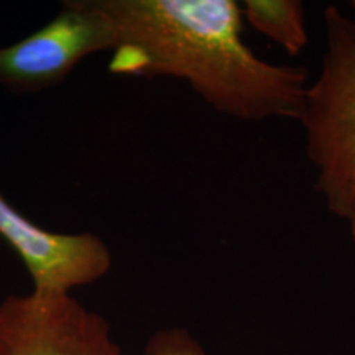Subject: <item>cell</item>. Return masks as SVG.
<instances>
[{
    "instance_id": "obj_1",
    "label": "cell",
    "mask_w": 355,
    "mask_h": 355,
    "mask_svg": "<svg viewBox=\"0 0 355 355\" xmlns=\"http://www.w3.org/2000/svg\"><path fill=\"white\" fill-rule=\"evenodd\" d=\"M114 25L109 71L184 81L216 112L298 122L308 71L263 60L243 38L235 0H101Z\"/></svg>"
},
{
    "instance_id": "obj_2",
    "label": "cell",
    "mask_w": 355,
    "mask_h": 355,
    "mask_svg": "<svg viewBox=\"0 0 355 355\" xmlns=\"http://www.w3.org/2000/svg\"><path fill=\"white\" fill-rule=\"evenodd\" d=\"M324 53L309 78L298 122L324 206L345 224L355 216V15L324 8Z\"/></svg>"
},
{
    "instance_id": "obj_3",
    "label": "cell",
    "mask_w": 355,
    "mask_h": 355,
    "mask_svg": "<svg viewBox=\"0 0 355 355\" xmlns=\"http://www.w3.org/2000/svg\"><path fill=\"white\" fill-rule=\"evenodd\" d=\"M114 25L101 0H64L37 32L0 46V89L38 94L63 84L87 56L112 51Z\"/></svg>"
},
{
    "instance_id": "obj_4",
    "label": "cell",
    "mask_w": 355,
    "mask_h": 355,
    "mask_svg": "<svg viewBox=\"0 0 355 355\" xmlns=\"http://www.w3.org/2000/svg\"><path fill=\"white\" fill-rule=\"evenodd\" d=\"M0 355H123L107 319L71 295L0 301Z\"/></svg>"
},
{
    "instance_id": "obj_5",
    "label": "cell",
    "mask_w": 355,
    "mask_h": 355,
    "mask_svg": "<svg viewBox=\"0 0 355 355\" xmlns=\"http://www.w3.org/2000/svg\"><path fill=\"white\" fill-rule=\"evenodd\" d=\"M0 241L19 257L38 295H71L92 285L112 266L110 248L97 234L44 229L0 193Z\"/></svg>"
},
{
    "instance_id": "obj_6",
    "label": "cell",
    "mask_w": 355,
    "mask_h": 355,
    "mask_svg": "<svg viewBox=\"0 0 355 355\" xmlns=\"http://www.w3.org/2000/svg\"><path fill=\"white\" fill-rule=\"evenodd\" d=\"M241 7L243 21L286 55L298 56L308 48V17L300 0H245Z\"/></svg>"
},
{
    "instance_id": "obj_7",
    "label": "cell",
    "mask_w": 355,
    "mask_h": 355,
    "mask_svg": "<svg viewBox=\"0 0 355 355\" xmlns=\"http://www.w3.org/2000/svg\"><path fill=\"white\" fill-rule=\"evenodd\" d=\"M144 355H209L184 327H166L150 336Z\"/></svg>"
},
{
    "instance_id": "obj_8",
    "label": "cell",
    "mask_w": 355,
    "mask_h": 355,
    "mask_svg": "<svg viewBox=\"0 0 355 355\" xmlns=\"http://www.w3.org/2000/svg\"><path fill=\"white\" fill-rule=\"evenodd\" d=\"M347 225H349V237H350V242H352V247H354V250H355V216L347 222Z\"/></svg>"
},
{
    "instance_id": "obj_9",
    "label": "cell",
    "mask_w": 355,
    "mask_h": 355,
    "mask_svg": "<svg viewBox=\"0 0 355 355\" xmlns=\"http://www.w3.org/2000/svg\"><path fill=\"white\" fill-rule=\"evenodd\" d=\"M350 8H352V10L355 12V0H354V2H350Z\"/></svg>"
}]
</instances>
